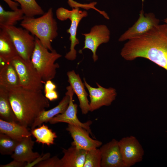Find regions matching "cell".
I'll return each instance as SVG.
<instances>
[{"mask_svg": "<svg viewBox=\"0 0 167 167\" xmlns=\"http://www.w3.org/2000/svg\"><path fill=\"white\" fill-rule=\"evenodd\" d=\"M120 54L125 59L150 60L167 71V24H159L124 45Z\"/></svg>", "mask_w": 167, "mask_h": 167, "instance_id": "1", "label": "cell"}, {"mask_svg": "<svg viewBox=\"0 0 167 167\" xmlns=\"http://www.w3.org/2000/svg\"><path fill=\"white\" fill-rule=\"evenodd\" d=\"M8 91L10 101L18 123L27 127H31L40 113L49 106V100L42 90H30L20 87Z\"/></svg>", "mask_w": 167, "mask_h": 167, "instance_id": "2", "label": "cell"}, {"mask_svg": "<svg viewBox=\"0 0 167 167\" xmlns=\"http://www.w3.org/2000/svg\"><path fill=\"white\" fill-rule=\"evenodd\" d=\"M20 25L37 38L45 47L53 50L51 42L58 36V28L52 8L38 18L24 16Z\"/></svg>", "mask_w": 167, "mask_h": 167, "instance_id": "3", "label": "cell"}, {"mask_svg": "<svg viewBox=\"0 0 167 167\" xmlns=\"http://www.w3.org/2000/svg\"><path fill=\"white\" fill-rule=\"evenodd\" d=\"M61 57L55 49L49 51L35 37V47L31 61L44 82L54 78L56 70L59 67L58 64L55 62Z\"/></svg>", "mask_w": 167, "mask_h": 167, "instance_id": "4", "label": "cell"}, {"mask_svg": "<svg viewBox=\"0 0 167 167\" xmlns=\"http://www.w3.org/2000/svg\"><path fill=\"white\" fill-rule=\"evenodd\" d=\"M11 62L18 74L21 87L30 90H42L45 82L42 79L39 74L30 61H26L19 55Z\"/></svg>", "mask_w": 167, "mask_h": 167, "instance_id": "5", "label": "cell"}, {"mask_svg": "<svg viewBox=\"0 0 167 167\" xmlns=\"http://www.w3.org/2000/svg\"><path fill=\"white\" fill-rule=\"evenodd\" d=\"M0 28L9 34L19 56L26 61H30L35 45L33 35L27 30L15 25H1Z\"/></svg>", "mask_w": 167, "mask_h": 167, "instance_id": "6", "label": "cell"}, {"mask_svg": "<svg viewBox=\"0 0 167 167\" xmlns=\"http://www.w3.org/2000/svg\"><path fill=\"white\" fill-rule=\"evenodd\" d=\"M88 15L87 11L80 10L79 8H73L72 10L70 11L63 7H60L56 10V15L58 19L64 21L69 19L71 21L70 27L67 30V33L70 34V50L65 56V58L68 60L73 61L76 58L77 53L75 47L79 43L76 37L78 27L81 20L87 16Z\"/></svg>", "mask_w": 167, "mask_h": 167, "instance_id": "7", "label": "cell"}, {"mask_svg": "<svg viewBox=\"0 0 167 167\" xmlns=\"http://www.w3.org/2000/svg\"><path fill=\"white\" fill-rule=\"evenodd\" d=\"M118 144L124 167H130L142 160L144 150L135 137H123L118 141Z\"/></svg>", "mask_w": 167, "mask_h": 167, "instance_id": "8", "label": "cell"}, {"mask_svg": "<svg viewBox=\"0 0 167 167\" xmlns=\"http://www.w3.org/2000/svg\"><path fill=\"white\" fill-rule=\"evenodd\" d=\"M84 81L89 93L90 111L92 112L103 106H109L115 99L117 93L115 88H105L97 83V88H95L89 84L85 78Z\"/></svg>", "mask_w": 167, "mask_h": 167, "instance_id": "9", "label": "cell"}, {"mask_svg": "<svg viewBox=\"0 0 167 167\" xmlns=\"http://www.w3.org/2000/svg\"><path fill=\"white\" fill-rule=\"evenodd\" d=\"M159 20L154 14H144L142 9L136 22L120 36L118 41H123L141 36L159 25Z\"/></svg>", "mask_w": 167, "mask_h": 167, "instance_id": "10", "label": "cell"}, {"mask_svg": "<svg viewBox=\"0 0 167 167\" xmlns=\"http://www.w3.org/2000/svg\"><path fill=\"white\" fill-rule=\"evenodd\" d=\"M67 92L70 96V102L68 107L62 113L59 114L51 119L49 122L54 124L59 122H65L68 124L73 125L83 128L92 135L90 126L92 123L91 121L83 123L81 122L77 116V105L74 103L73 96L74 93L70 85L66 88Z\"/></svg>", "mask_w": 167, "mask_h": 167, "instance_id": "11", "label": "cell"}, {"mask_svg": "<svg viewBox=\"0 0 167 167\" xmlns=\"http://www.w3.org/2000/svg\"><path fill=\"white\" fill-rule=\"evenodd\" d=\"M82 34L85 36L84 46L82 50L86 49L90 50L92 53L93 60L95 62L98 59L96 50L101 44L109 41L110 31L105 25H96L91 28L89 32Z\"/></svg>", "mask_w": 167, "mask_h": 167, "instance_id": "12", "label": "cell"}, {"mask_svg": "<svg viewBox=\"0 0 167 167\" xmlns=\"http://www.w3.org/2000/svg\"><path fill=\"white\" fill-rule=\"evenodd\" d=\"M66 130L73 139L71 145L78 149L88 151L102 145L101 142L91 138L89 132L83 127L68 124Z\"/></svg>", "mask_w": 167, "mask_h": 167, "instance_id": "13", "label": "cell"}, {"mask_svg": "<svg viewBox=\"0 0 167 167\" xmlns=\"http://www.w3.org/2000/svg\"><path fill=\"white\" fill-rule=\"evenodd\" d=\"M100 149L101 167H124L118 141L113 139L102 146Z\"/></svg>", "mask_w": 167, "mask_h": 167, "instance_id": "14", "label": "cell"}, {"mask_svg": "<svg viewBox=\"0 0 167 167\" xmlns=\"http://www.w3.org/2000/svg\"><path fill=\"white\" fill-rule=\"evenodd\" d=\"M67 75L68 82L79 100L82 113L86 114L90 111V102L88 98V94L85 90V85L79 75L76 74L74 70L67 72Z\"/></svg>", "mask_w": 167, "mask_h": 167, "instance_id": "15", "label": "cell"}, {"mask_svg": "<svg viewBox=\"0 0 167 167\" xmlns=\"http://www.w3.org/2000/svg\"><path fill=\"white\" fill-rule=\"evenodd\" d=\"M34 143L31 136L23 138L16 147L11 158L27 163L33 162L40 156L39 153L32 150Z\"/></svg>", "mask_w": 167, "mask_h": 167, "instance_id": "16", "label": "cell"}, {"mask_svg": "<svg viewBox=\"0 0 167 167\" xmlns=\"http://www.w3.org/2000/svg\"><path fill=\"white\" fill-rule=\"evenodd\" d=\"M70 100V96L66 92L58 105L48 110L42 112L35 119L31 127V130L36 127L40 126L43 123H47L56 115L63 113L68 107Z\"/></svg>", "mask_w": 167, "mask_h": 167, "instance_id": "17", "label": "cell"}, {"mask_svg": "<svg viewBox=\"0 0 167 167\" xmlns=\"http://www.w3.org/2000/svg\"><path fill=\"white\" fill-rule=\"evenodd\" d=\"M0 86L8 90L21 87L18 74L11 62L0 68Z\"/></svg>", "mask_w": 167, "mask_h": 167, "instance_id": "18", "label": "cell"}, {"mask_svg": "<svg viewBox=\"0 0 167 167\" xmlns=\"http://www.w3.org/2000/svg\"><path fill=\"white\" fill-rule=\"evenodd\" d=\"M61 159L62 167H83L87 151L78 149L73 146L63 148Z\"/></svg>", "mask_w": 167, "mask_h": 167, "instance_id": "19", "label": "cell"}, {"mask_svg": "<svg viewBox=\"0 0 167 167\" xmlns=\"http://www.w3.org/2000/svg\"><path fill=\"white\" fill-rule=\"evenodd\" d=\"M0 133L6 135L19 141L23 138L32 135L27 127L16 122H8L1 119Z\"/></svg>", "mask_w": 167, "mask_h": 167, "instance_id": "20", "label": "cell"}, {"mask_svg": "<svg viewBox=\"0 0 167 167\" xmlns=\"http://www.w3.org/2000/svg\"><path fill=\"white\" fill-rule=\"evenodd\" d=\"M12 40L4 30H0V60L6 63L19 56Z\"/></svg>", "mask_w": 167, "mask_h": 167, "instance_id": "21", "label": "cell"}, {"mask_svg": "<svg viewBox=\"0 0 167 167\" xmlns=\"http://www.w3.org/2000/svg\"><path fill=\"white\" fill-rule=\"evenodd\" d=\"M0 119L6 121L18 123L10 101L8 90L1 86H0Z\"/></svg>", "mask_w": 167, "mask_h": 167, "instance_id": "22", "label": "cell"}, {"mask_svg": "<svg viewBox=\"0 0 167 167\" xmlns=\"http://www.w3.org/2000/svg\"><path fill=\"white\" fill-rule=\"evenodd\" d=\"M30 132L36 142L48 146L54 143L55 139L57 137L56 133L43 123L37 128L31 129Z\"/></svg>", "mask_w": 167, "mask_h": 167, "instance_id": "23", "label": "cell"}, {"mask_svg": "<svg viewBox=\"0 0 167 167\" xmlns=\"http://www.w3.org/2000/svg\"><path fill=\"white\" fill-rule=\"evenodd\" d=\"M24 15L22 10L19 9L16 11H5L0 5V26H12L22 20Z\"/></svg>", "mask_w": 167, "mask_h": 167, "instance_id": "24", "label": "cell"}, {"mask_svg": "<svg viewBox=\"0 0 167 167\" xmlns=\"http://www.w3.org/2000/svg\"><path fill=\"white\" fill-rule=\"evenodd\" d=\"M20 5L24 16L33 17L43 15L45 13L42 8L35 0H14Z\"/></svg>", "mask_w": 167, "mask_h": 167, "instance_id": "25", "label": "cell"}, {"mask_svg": "<svg viewBox=\"0 0 167 167\" xmlns=\"http://www.w3.org/2000/svg\"><path fill=\"white\" fill-rule=\"evenodd\" d=\"M19 141L0 133V153L2 155H11Z\"/></svg>", "mask_w": 167, "mask_h": 167, "instance_id": "26", "label": "cell"}, {"mask_svg": "<svg viewBox=\"0 0 167 167\" xmlns=\"http://www.w3.org/2000/svg\"><path fill=\"white\" fill-rule=\"evenodd\" d=\"M101 155L100 148L87 151L83 167H101Z\"/></svg>", "mask_w": 167, "mask_h": 167, "instance_id": "27", "label": "cell"}, {"mask_svg": "<svg viewBox=\"0 0 167 167\" xmlns=\"http://www.w3.org/2000/svg\"><path fill=\"white\" fill-rule=\"evenodd\" d=\"M35 167H62L61 159L57 156L49 157L38 163Z\"/></svg>", "mask_w": 167, "mask_h": 167, "instance_id": "28", "label": "cell"}, {"mask_svg": "<svg viewBox=\"0 0 167 167\" xmlns=\"http://www.w3.org/2000/svg\"><path fill=\"white\" fill-rule=\"evenodd\" d=\"M68 3L69 6L73 8H82L86 10L90 9H96L95 6L96 4V2H93L89 4H81L78 3L73 0H68Z\"/></svg>", "mask_w": 167, "mask_h": 167, "instance_id": "29", "label": "cell"}, {"mask_svg": "<svg viewBox=\"0 0 167 167\" xmlns=\"http://www.w3.org/2000/svg\"><path fill=\"white\" fill-rule=\"evenodd\" d=\"M51 154L49 152L42 154L37 158L34 161L30 163H27L25 167H34L38 163L44 161L50 157Z\"/></svg>", "mask_w": 167, "mask_h": 167, "instance_id": "30", "label": "cell"}, {"mask_svg": "<svg viewBox=\"0 0 167 167\" xmlns=\"http://www.w3.org/2000/svg\"><path fill=\"white\" fill-rule=\"evenodd\" d=\"M27 163L13 160L10 162L5 165H1L0 167H25Z\"/></svg>", "mask_w": 167, "mask_h": 167, "instance_id": "31", "label": "cell"}, {"mask_svg": "<svg viewBox=\"0 0 167 167\" xmlns=\"http://www.w3.org/2000/svg\"><path fill=\"white\" fill-rule=\"evenodd\" d=\"M56 85L51 81L49 80L45 82L44 86L45 93L55 90Z\"/></svg>", "mask_w": 167, "mask_h": 167, "instance_id": "32", "label": "cell"}, {"mask_svg": "<svg viewBox=\"0 0 167 167\" xmlns=\"http://www.w3.org/2000/svg\"><path fill=\"white\" fill-rule=\"evenodd\" d=\"M45 97L49 100L52 101L57 99L58 98V95L57 92L55 90L45 93Z\"/></svg>", "mask_w": 167, "mask_h": 167, "instance_id": "33", "label": "cell"}, {"mask_svg": "<svg viewBox=\"0 0 167 167\" xmlns=\"http://www.w3.org/2000/svg\"><path fill=\"white\" fill-rule=\"evenodd\" d=\"M8 5L12 11H16L19 9L18 8L19 4L15 1H13L11 0H3Z\"/></svg>", "mask_w": 167, "mask_h": 167, "instance_id": "34", "label": "cell"}]
</instances>
